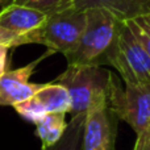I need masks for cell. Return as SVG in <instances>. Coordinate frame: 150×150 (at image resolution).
Instances as JSON below:
<instances>
[{
	"mask_svg": "<svg viewBox=\"0 0 150 150\" xmlns=\"http://www.w3.org/2000/svg\"><path fill=\"white\" fill-rule=\"evenodd\" d=\"M53 52H47L40 58L32 61L30 63L15 70H7L0 75V105H16L26 99L32 98L44 83H30L29 79L33 75L36 67L41 61L47 58Z\"/></svg>",
	"mask_w": 150,
	"mask_h": 150,
	"instance_id": "obj_7",
	"label": "cell"
},
{
	"mask_svg": "<svg viewBox=\"0 0 150 150\" xmlns=\"http://www.w3.org/2000/svg\"><path fill=\"white\" fill-rule=\"evenodd\" d=\"M150 57V9L129 20H122Z\"/></svg>",
	"mask_w": 150,
	"mask_h": 150,
	"instance_id": "obj_13",
	"label": "cell"
},
{
	"mask_svg": "<svg viewBox=\"0 0 150 150\" xmlns=\"http://www.w3.org/2000/svg\"><path fill=\"white\" fill-rule=\"evenodd\" d=\"M87 13L83 9L65 8L47 15L41 28L32 32V44H41L53 53L67 54L76 45L86 28Z\"/></svg>",
	"mask_w": 150,
	"mask_h": 150,
	"instance_id": "obj_3",
	"label": "cell"
},
{
	"mask_svg": "<svg viewBox=\"0 0 150 150\" xmlns=\"http://www.w3.org/2000/svg\"><path fill=\"white\" fill-rule=\"evenodd\" d=\"M104 65L116 69L124 84H150V57L122 20L105 54Z\"/></svg>",
	"mask_w": 150,
	"mask_h": 150,
	"instance_id": "obj_2",
	"label": "cell"
},
{
	"mask_svg": "<svg viewBox=\"0 0 150 150\" xmlns=\"http://www.w3.org/2000/svg\"><path fill=\"white\" fill-rule=\"evenodd\" d=\"M15 3L26 5V7H32L34 9L45 12L46 15H50V13H54L57 11L67 8L71 0H15Z\"/></svg>",
	"mask_w": 150,
	"mask_h": 150,
	"instance_id": "obj_15",
	"label": "cell"
},
{
	"mask_svg": "<svg viewBox=\"0 0 150 150\" xmlns=\"http://www.w3.org/2000/svg\"><path fill=\"white\" fill-rule=\"evenodd\" d=\"M47 15L21 4H9L0 11V26L18 34H29L44 25Z\"/></svg>",
	"mask_w": 150,
	"mask_h": 150,
	"instance_id": "obj_8",
	"label": "cell"
},
{
	"mask_svg": "<svg viewBox=\"0 0 150 150\" xmlns=\"http://www.w3.org/2000/svg\"><path fill=\"white\" fill-rule=\"evenodd\" d=\"M112 73L101 66L67 65V69L54 83L63 86L71 99L70 115L84 113L98 95L108 92Z\"/></svg>",
	"mask_w": 150,
	"mask_h": 150,
	"instance_id": "obj_4",
	"label": "cell"
},
{
	"mask_svg": "<svg viewBox=\"0 0 150 150\" xmlns=\"http://www.w3.org/2000/svg\"><path fill=\"white\" fill-rule=\"evenodd\" d=\"M108 104L117 119L127 122L136 134L150 128V84L121 87V80L112 73Z\"/></svg>",
	"mask_w": 150,
	"mask_h": 150,
	"instance_id": "obj_5",
	"label": "cell"
},
{
	"mask_svg": "<svg viewBox=\"0 0 150 150\" xmlns=\"http://www.w3.org/2000/svg\"><path fill=\"white\" fill-rule=\"evenodd\" d=\"M133 150H150V128L137 134Z\"/></svg>",
	"mask_w": 150,
	"mask_h": 150,
	"instance_id": "obj_17",
	"label": "cell"
},
{
	"mask_svg": "<svg viewBox=\"0 0 150 150\" xmlns=\"http://www.w3.org/2000/svg\"><path fill=\"white\" fill-rule=\"evenodd\" d=\"M119 119L108 104V92L98 95L86 111L80 150H116Z\"/></svg>",
	"mask_w": 150,
	"mask_h": 150,
	"instance_id": "obj_6",
	"label": "cell"
},
{
	"mask_svg": "<svg viewBox=\"0 0 150 150\" xmlns=\"http://www.w3.org/2000/svg\"><path fill=\"white\" fill-rule=\"evenodd\" d=\"M84 113L75 115L69 121L65 134L55 145L45 150H80V141H82V130L83 121H84Z\"/></svg>",
	"mask_w": 150,
	"mask_h": 150,
	"instance_id": "obj_12",
	"label": "cell"
},
{
	"mask_svg": "<svg viewBox=\"0 0 150 150\" xmlns=\"http://www.w3.org/2000/svg\"><path fill=\"white\" fill-rule=\"evenodd\" d=\"M11 47L5 45H0V75L8 70V54Z\"/></svg>",
	"mask_w": 150,
	"mask_h": 150,
	"instance_id": "obj_18",
	"label": "cell"
},
{
	"mask_svg": "<svg viewBox=\"0 0 150 150\" xmlns=\"http://www.w3.org/2000/svg\"><path fill=\"white\" fill-rule=\"evenodd\" d=\"M32 44L30 33L29 34H18L16 32L8 30L5 28L0 26V45H5L8 47H16L21 46V45Z\"/></svg>",
	"mask_w": 150,
	"mask_h": 150,
	"instance_id": "obj_16",
	"label": "cell"
},
{
	"mask_svg": "<svg viewBox=\"0 0 150 150\" xmlns=\"http://www.w3.org/2000/svg\"><path fill=\"white\" fill-rule=\"evenodd\" d=\"M33 96L46 113H70L71 111L70 95L67 90L58 83H44Z\"/></svg>",
	"mask_w": 150,
	"mask_h": 150,
	"instance_id": "obj_10",
	"label": "cell"
},
{
	"mask_svg": "<svg viewBox=\"0 0 150 150\" xmlns=\"http://www.w3.org/2000/svg\"><path fill=\"white\" fill-rule=\"evenodd\" d=\"M86 28L73 50L65 54L67 65L103 66L121 20L105 9H87Z\"/></svg>",
	"mask_w": 150,
	"mask_h": 150,
	"instance_id": "obj_1",
	"label": "cell"
},
{
	"mask_svg": "<svg viewBox=\"0 0 150 150\" xmlns=\"http://www.w3.org/2000/svg\"><path fill=\"white\" fill-rule=\"evenodd\" d=\"M67 8L105 9L119 20H129L150 9V0H71Z\"/></svg>",
	"mask_w": 150,
	"mask_h": 150,
	"instance_id": "obj_9",
	"label": "cell"
},
{
	"mask_svg": "<svg viewBox=\"0 0 150 150\" xmlns=\"http://www.w3.org/2000/svg\"><path fill=\"white\" fill-rule=\"evenodd\" d=\"M13 108L24 120H26L29 122H33V124H37L45 115H47L34 96L13 105Z\"/></svg>",
	"mask_w": 150,
	"mask_h": 150,
	"instance_id": "obj_14",
	"label": "cell"
},
{
	"mask_svg": "<svg viewBox=\"0 0 150 150\" xmlns=\"http://www.w3.org/2000/svg\"><path fill=\"white\" fill-rule=\"evenodd\" d=\"M69 122L66 113H47L36 124V136L41 140L42 150L55 145L65 134Z\"/></svg>",
	"mask_w": 150,
	"mask_h": 150,
	"instance_id": "obj_11",
	"label": "cell"
},
{
	"mask_svg": "<svg viewBox=\"0 0 150 150\" xmlns=\"http://www.w3.org/2000/svg\"><path fill=\"white\" fill-rule=\"evenodd\" d=\"M13 3H15V0H0V7H7Z\"/></svg>",
	"mask_w": 150,
	"mask_h": 150,
	"instance_id": "obj_19",
	"label": "cell"
}]
</instances>
